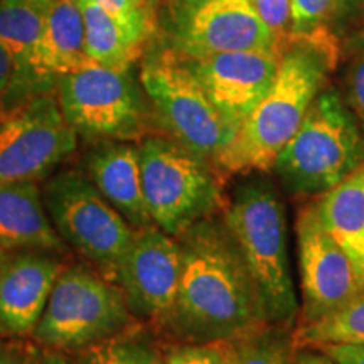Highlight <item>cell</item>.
<instances>
[{
    "instance_id": "6da1fadb",
    "label": "cell",
    "mask_w": 364,
    "mask_h": 364,
    "mask_svg": "<svg viewBox=\"0 0 364 364\" xmlns=\"http://www.w3.org/2000/svg\"><path fill=\"white\" fill-rule=\"evenodd\" d=\"M179 287L164 331L182 343H226L267 326L260 294L225 218L179 236Z\"/></svg>"
},
{
    "instance_id": "7a4b0ae2",
    "label": "cell",
    "mask_w": 364,
    "mask_h": 364,
    "mask_svg": "<svg viewBox=\"0 0 364 364\" xmlns=\"http://www.w3.org/2000/svg\"><path fill=\"white\" fill-rule=\"evenodd\" d=\"M332 39L316 31L290 34L289 48L280 53L279 71L265 98L241 124L231 142L215 161L225 174H253L272 171L280 150L289 144L332 68L336 66Z\"/></svg>"
},
{
    "instance_id": "3957f363",
    "label": "cell",
    "mask_w": 364,
    "mask_h": 364,
    "mask_svg": "<svg viewBox=\"0 0 364 364\" xmlns=\"http://www.w3.org/2000/svg\"><path fill=\"white\" fill-rule=\"evenodd\" d=\"M223 218L252 273L267 322L292 329L300 307L290 267L285 203L277 186L262 176L241 182Z\"/></svg>"
},
{
    "instance_id": "277c9868",
    "label": "cell",
    "mask_w": 364,
    "mask_h": 364,
    "mask_svg": "<svg viewBox=\"0 0 364 364\" xmlns=\"http://www.w3.org/2000/svg\"><path fill=\"white\" fill-rule=\"evenodd\" d=\"M364 164V135L336 90H322L272 171L287 194L322 196Z\"/></svg>"
},
{
    "instance_id": "5b68a950",
    "label": "cell",
    "mask_w": 364,
    "mask_h": 364,
    "mask_svg": "<svg viewBox=\"0 0 364 364\" xmlns=\"http://www.w3.org/2000/svg\"><path fill=\"white\" fill-rule=\"evenodd\" d=\"M144 198L159 230L179 236L225 208L215 166L184 145L149 135L139 145Z\"/></svg>"
},
{
    "instance_id": "8992f818",
    "label": "cell",
    "mask_w": 364,
    "mask_h": 364,
    "mask_svg": "<svg viewBox=\"0 0 364 364\" xmlns=\"http://www.w3.org/2000/svg\"><path fill=\"white\" fill-rule=\"evenodd\" d=\"M139 80L154 115L171 139L215 166L235 132L184 59L161 46L144 59Z\"/></svg>"
},
{
    "instance_id": "52a82bcc",
    "label": "cell",
    "mask_w": 364,
    "mask_h": 364,
    "mask_svg": "<svg viewBox=\"0 0 364 364\" xmlns=\"http://www.w3.org/2000/svg\"><path fill=\"white\" fill-rule=\"evenodd\" d=\"M54 93L68 125L86 140L130 142L149 134L150 105L132 68L93 63L61 76Z\"/></svg>"
},
{
    "instance_id": "ba28073f",
    "label": "cell",
    "mask_w": 364,
    "mask_h": 364,
    "mask_svg": "<svg viewBox=\"0 0 364 364\" xmlns=\"http://www.w3.org/2000/svg\"><path fill=\"white\" fill-rule=\"evenodd\" d=\"M134 326L120 287L83 265L65 267L33 338L53 351L75 353Z\"/></svg>"
},
{
    "instance_id": "9c48e42d",
    "label": "cell",
    "mask_w": 364,
    "mask_h": 364,
    "mask_svg": "<svg viewBox=\"0 0 364 364\" xmlns=\"http://www.w3.org/2000/svg\"><path fill=\"white\" fill-rule=\"evenodd\" d=\"M44 208L68 247L115 282V272L134 241L135 230L112 206L85 172L63 171L44 182Z\"/></svg>"
},
{
    "instance_id": "30bf717a",
    "label": "cell",
    "mask_w": 364,
    "mask_h": 364,
    "mask_svg": "<svg viewBox=\"0 0 364 364\" xmlns=\"http://www.w3.org/2000/svg\"><path fill=\"white\" fill-rule=\"evenodd\" d=\"M162 46L182 59L233 51H279L252 0H164Z\"/></svg>"
},
{
    "instance_id": "8fae6325",
    "label": "cell",
    "mask_w": 364,
    "mask_h": 364,
    "mask_svg": "<svg viewBox=\"0 0 364 364\" xmlns=\"http://www.w3.org/2000/svg\"><path fill=\"white\" fill-rule=\"evenodd\" d=\"M78 135L63 117L54 91L0 113V184L38 182L75 154Z\"/></svg>"
},
{
    "instance_id": "7c38bea8",
    "label": "cell",
    "mask_w": 364,
    "mask_h": 364,
    "mask_svg": "<svg viewBox=\"0 0 364 364\" xmlns=\"http://www.w3.org/2000/svg\"><path fill=\"white\" fill-rule=\"evenodd\" d=\"M295 233L302 297L299 327L318 321L348 302L363 289L364 280L322 225L314 203L300 209Z\"/></svg>"
},
{
    "instance_id": "4fadbf2b",
    "label": "cell",
    "mask_w": 364,
    "mask_h": 364,
    "mask_svg": "<svg viewBox=\"0 0 364 364\" xmlns=\"http://www.w3.org/2000/svg\"><path fill=\"white\" fill-rule=\"evenodd\" d=\"M181 275V248L157 226L135 231L115 272L132 316L162 327L174 307Z\"/></svg>"
},
{
    "instance_id": "5bb4252c",
    "label": "cell",
    "mask_w": 364,
    "mask_h": 364,
    "mask_svg": "<svg viewBox=\"0 0 364 364\" xmlns=\"http://www.w3.org/2000/svg\"><path fill=\"white\" fill-rule=\"evenodd\" d=\"M184 61L236 134L272 88L280 51H233Z\"/></svg>"
},
{
    "instance_id": "9a60e30c",
    "label": "cell",
    "mask_w": 364,
    "mask_h": 364,
    "mask_svg": "<svg viewBox=\"0 0 364 364\" xmlns=\"http://www.w3.org/2000/svg\"><path fill=\"white\" fill-rule=\"evenodd\" d=\"M65 263L56 253L24 250L7 253L0 267V332L33 336Z\"/></svg>"
},
{
    "instance_id": "2e32d148",
    "label": "cell",
    "mask_w": 364,
    "mask_h": 364,
    "mask_svg": "<svg viewBox=\"0 0 364 364\" xmlns=\"http://www.w3.org/2000/svg\"><path fill=\"white\" fill-rule=\"evenodd\" d=\"M85 176L135 231L156 226L142 188L139 147L127 142H97L85 159Z\"/></svg>"
},
{
    "instance_id": "e0dca14e",
    "label": "cell",
    "mask_w": 364,
    "mask_h": 364,
    "mask_svg": "<svg viewBox=\"0 0 364 364\" xmlns=\"http://www.w3.org/2000/svg\"><path fill=\"white\" fill-rule=\"evenodd\" d=\"M0 250L66 255L68 247L49 220L38 182L0 184Z\"/></svg>"
},
{
    "instance_id": "ac0fdd59",
    "label": "cell",
    "mask_w": 364,
    "mask_h": 364,
    "mask_svg": "<svg viewBox=\"0 0 364 364\" xmlns=\"http://www.w3.org/2000/svg\"><path fill=\"white\" fill-rule=\"evenodd\" d=\"M93 65L85 51L83 17L76 0H53L44 17L36 70L49 91L61 76Z\"/></svg>"
},
{
    "instance_id": "d6986e66",
    "label": "cell",
    "mask_w": 364,
    "mask_h": 364,
    "mask_svg": "<svg viewBox=\"0 0 364 364\" xmlns=\"http://www.w3.org/2000/svg\"><path fill=\"white\" fill-rule=\"evenodd\" d=\"M49 6L43 0H0V46L16 63L17 95L22 102L49 91L36 70V53Z\"/></svg>"
},
{
    "instance_id": "ffe728a7",
    "label": "cell",
    "mask_w": 364,
    "mask_h": 364,
    "mask_svg": "<svg viewBox=\"0 0 364 364\" xmlns=\"http://www.w3.org/2000/svg\"><path fill=\"white\" fill-rule=\"evenodd\" d=\"M314 204L322 225L364 280V164Z\"/></svg>"
},
{
    "instance_id": "44dd1931",
    "label": "cell",
    "mask_w": 364,
    "mask_h": 364,
    "mask_svg": "<svg viewBox=\"0 0 364 364\" xmlns=\"http://www.w3.org/2000/svg\"><path fill=\"white\" fill-rule=\"evenodd\" d=\"M83 17L85 51L100 66L129 70L144 53L110 14L91 0H76Z\"/></svg>"
},
{
    "instance_id": "7402d4cb",
    "label": "cell",
    "mask_w": 364,
    "mask_h": 364,
    "mask_svg": "<svg viewBox=\"0 0 364 364\" xmlns=\"http://www.w3.org/2000/svg\"><path fill=\"white\" fill-rule=\"evenodd\" d=\"M295 348L322 344H364V287L343 306L294 332Z\"/></svg>"
},
{
    "instance_id": "603a6c76",
    "label": "cell",
    "mask_w": 364,
    "mask_h": 364,
    "mask_svg": "<svg viewBox=\"0 0 364 364\" xmlns=\"http://www.w3.org/2000/svg\"><path fill=\"white\" fill-rule=\"evenodd\" d=\"M162 356L144 331H125L75 351L70 364H159Z\"/></svg>"
},
{
    "instance_id": "cb8c5ba5",
    "label": "cell",
    "mask_w": 364,
    "mask_h": 364,
    "mask_svg": "<svg viewBox=\"0 0 364 364\" xmlns=\"http://www.w3.org/2000/svg\"><path fill=\"white\" fill-rule=\"evenodd\" d=\"M294 351L292 329L267 324L228 341L226 364H289Z\"/></svg>"
},
{
    "instance_id": "d4e9b609",
    "label": "cell",
    "mask_w": 364,
    "mask_h": 364,
    "mask_svg": "<svg viewBox=\"0 0 364 364\" xmlns=\"http://www.w3.org/2000/svg\"><path fill=\"white\" fill-rule=\"evenodd\" d=\"M91 2L110 14L124 27L127 36L142 49L156 31V12L140 6L135 0H91Z\"/></svg>"
},
{
    "instance_id": "484cf974",
    "label": "cell",
    "mask_w": 364,
    "mask_h": 364,
    "mask_svg": "<svg viewBox=\"0 0 364 364\" xmlns=\"http://www.w3.org/2000/svg\"><path fill=\"white\" fill-rule=\"evenodd\" d=\"M226 343H182L164 354V364H226Z\"/></svg>"
},
{
    "instance_id": "4316f807",
    "label": "cell",
    "mask_w": 364,
    "mask_h": 364,
    "mask_svg": "<svg viewBox=\"0 0 364 364\" xmlns=\"http://www.w3.org/2000/svg\"><path fill=\"white\" fill-rule=\"evenodd\" d=\"M332 11H334V0H290L292 34L316 33Z\"/></svg>"
},
{
    "instance_id": "83f0119b",
    "label": "cell",
    "mask_w": 364,
    "mask_h": 364,
    "mask_svg": "<svg viewBox=\"0 0 364 364\" xmlns=\"http://www.w3.org/2000/svg\"><path fill=\"white\" fill-rule=\"evenodd\" d=\"M344 86L349 107L364 127V51L359 53L346 70Z\"/></svg>"
},
{
    "instance_id": "f1b7e54d",
    "label": "cell",
    "mask_w": 364,
    "mask_h": 364,
    "mask_svg": "<svg viewBox=\"0 0 364 364\" xmlns=\"http://www.w3.org/2000/svg\"><path fill=\"white\" fill-rule=\"evenodd\" d=\"M255 11L268 29L282 39L290 26V0H252Z\"/></svg>"
},
{
    "instance_id": "f546056e",
    "label": "cell",
    "mask_w": 364,
    "mask_h": 364,
    "mask_svg": "<svg viewBox=\"0 0 364 364\" xmlns=\"http://www.w3.org/2000/svg\"><path fill=\"white\" fill-rule=\"evenodd\" d=\"M22 103L17 95V70L14 59L0 46V113Z\"/></svg>"
},
{
    "instance_id": "4dcf8cb0",
    "label": "cell",
    "mask_w": 364,
    "mask_h": 364,
    "mask_svg": "<svg viewBox=\"0 0 364 364\" xmlns=\"http://www.w3.org/2000/svg\"><path fill=\"white\" fill-rule=\"evenodd\" d=\"M317 348L338 364H364V344H322Z\"/></svg>"
},
{
    "instance_id": "1f68e13d",
    "label": "cell",
    "mask_w": 364,
    "mask_h": 364,
    "mask_svg": "<svg viewBox=\"0 0 364 364\" xmlns=\"http://www.w3.org/2000/svg\"><path fill=\"white\" fill-rule=\"evenodd\" d=\"M289 364H338V363L327 356L326 353H322L321 349H317L316 351V349L302 348L297 351V348H295Z\"/></svg>"
},
{
    "instance_id": "d6a6232c",
    "label": "cell",
    "mask_w": 364,
    "mask_h": 364,
    "mask_svg": "<svg viewBox=\"0 0 364 364\" xmlns=\"http://www.w3.org/2000/svg\"><path fill=\"white\" fill-rule=\"evenodd\" d=\"M31 364H70V361H68V359L59 351H53V349H49V351L36 356Z\"/></svg>"
},
{
    "instance_id": "836d02e7",
    "label": "cell",
    "mask_w": 364,
    "mask_h": 364,
    "mask_svg": "<svg viewBox=\"0 0 364 364\" xmlns=\"http://www.w3.org/2000/svg\"><path fill=\"white\" fill-rule=\"evenodd\" d=\"M358 6H364V0H334V11H338V9H351Z\"/></svg>"
},
{
    "instance_id": "e575fe53",
    "label": "cell",
    "mask_w": 364,
    "mask_h": 364,
    "mask_svg": "<svg viewBox=\"0 0 364 364\" xmlns=\"http://www.w3.org/2000/svg\"><path fill=\"white\" fill-rule=\"evenodd\" d=\"M0 364H24L19 358L0 349Z\"/></svg>"
},
{
    "instance_id": "d590c367",
    "label": "cell",
    "mask_w": 364,
    "mask_h": 364,
    "mask_svg": "<svg viewBox=\"0 0 364 364\" xmlns=\"http://www.w3.org/2000/svg\"><path fill=\"white\" fill-rule=\"evenodd\" d=\"M159 2H164V0H149V6L150 9H156V6Z\"/></svg>"
},
{
    "instance_id": "8d00e7d4",
    "label": "cell",
    "mask_w": 364,
    "mask_h": 364,
    "mask_svg": "<svg viewBox=\"0 0 364 364\" xmlns=\"http://www.w3.org/2000/svg\"><path fill=\"white\" fill-rule=\"evenodd\" d=\"M136 4H140V6H144V7H149L150 9V6H149V0H135ZM154 11V9H152Z\"/></svg>"
},
{
    "instance_id": "74e56055",
    "label": "cell",
    "mask_w": 364,
    "mask_h": 364,
    "mask_svg": "<svg viewBox=\"0 0 364 364\" xmlns=\"http://www.w3.org/2000/svg\"><path fill=\"white\" fill-rule=\"evenodd\" d=\"M6 257H7V252H2V250H0V267H2V263H4V260H6Z\"/></svg>"
},
{
    "instance_id": "f35d334b",
    "label": "cell",
    "mask_w": 364,
    "mask_h": 364,
    "mask_svg": "<svg viewBox=\"0 0 364 364\" xmlns=\"http://www.w3.org/2000/svg\"><path fill=\"white\" fill-rule=\"evenodd\" d=\"M43 2H48V4H51V2H53V0H43Z\"/></svg>"
},
{
    "instance_id": "ab89813d",
    "label": "cell",
    "mask_w": 364,
    "mask_h": 364,
    "mask_svg": "<svg viewBox=\"0 0 364 364\" xmlns=\"http://www.w3.org/2000/svg\"><path fill=\"white\" fill-rule=\"evenodd\" d=\"M159 364H164V359H161V361H159Z\"/></svg>"
}]
</instances>
